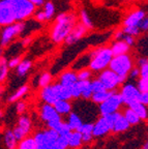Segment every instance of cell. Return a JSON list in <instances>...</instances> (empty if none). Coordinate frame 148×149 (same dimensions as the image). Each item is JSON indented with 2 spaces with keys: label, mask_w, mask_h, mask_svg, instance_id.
<instances>
[{
  "label": "cell",
  "mask_w": 148,
  "mask_h": 149,
  "mask_svg": "<svg viewBox=\"0 0 148 149\" xmlns=\"http://www.w3.org/2000/svg\"><path fill=\"white\" fill-rule=\"evenodd\" d=\"M145 17L146 13L144 9H136V10L127 15L123 21V26H139L141 21Z\"/></svg>",
  "instance_id": "obj_15"
},
{
  "label": "cell",
  "mask_w": 148,
  "mask_h": 149,
  "mask_svg": "<svg viewBox=\"0 0 148 149\" xmlns=\"http://www.w3.org/2000/svg\"><path fill=\"white\" fill-rule=\"evenodd\" d=\"M8 72L9 68L7 64V58L5 56H1L0 57V84H3L6 81L8 77Z\"/></svg>",
  "instance_id": "obj_30"
},
{
  "label": "cell",
  "mask_w": 148,
  "mask_h": 149,
  "mask_svg": "<svg viewBox=\"0 0 148 149\" xmlns=\"http://www.w3.org/2000/svg\"><path fill=\"white\" fill-rule=\"evenodd\" d=\"M122 40H124V42H126L130 47L135 46V44H136V37L132 36V35H130V34H125V33L123 34Z\"/></svg>",
  "instance_id": "obj_47"
},
{
  "label": "cell",
  "mask_w": 148,
  "mask_h": 149,
  "mask_svg": "<svg viewBox=\"0 0 148 149\" xmlns=\"http://www.w3.org/2000/svg\"><path fill=\"white\" fill-rule=\"evenodd\" d=\"M139 68V77L141 78H148V63L143 64L141 66H138Z\"/></svg>",
  "instance_id": "obj_48"
},
{
  "label": "cell",
  "mask_w": 148,
  "mask_h": 149,
  "mask_svg": "<svg viewBox=\"0 0 148 149\" xmlns=\"http://www.w3.org/2000/svg\"><path fill=\"white\" fill-rule=\"evenodd\" d=\"M122 31H123V33H125V34H130L135 37L139 36V35L142 33L141 30H140L139 26H123Z\"/></svg>",
  "instance_id": "obj_38"
},
{
  "label": "cell",
  "mask_w": 148,
  "mask_h": 149,
  "mask_svg": "<svg viewBox=\"0 0 148 149\" xmlns=\"http://www.w3.org/2000/svg\"><path fill=\"white\" fill-rule=\"evenodd\" d=\"M17 149H36V145H35L34 139L32 136L29 135L23 138L21 141H19Z\"/></svg>",
  "instance_id": "obj_31"
},
{
  "label": "cell",
  "mask_w": 148,
  "mask_h": 149,
  "mask_svg": "<svg viewBox=\"0 0 148 149\" xmlns=\"http://www.w3.org/2000/svg\"><path fill=\"white\" fill-rule=\"evenodd\" d=\"M141 149H148V143H147V142L144 143V145L142 146V148H141Z\"/></svg>",
  "instance_id": "obj_56"
},
{
  "label": "cell",
  "mask_w": 148,
  "mask_h": 149,
  "mask_svg": "<svg viewBox=\"0 0 148 149\" xmlns=\"http://www.w3.org/2000/svg\"><path fill=\"white\" fill-rule=\"evenodd\" d=\"M111 133V126L105 116H101L93 122L92 136L93 138H102Z\"/></svg>",
  "instance_id": "obj_13"
},
{
  "label": "cell",
  "mask_w": 148,
  "mask_h": 149,
  "mask_svg": "<svg viewBox=\"0 0 148 149\" xmlns=\"http://www.w3.org/2000/svg\"><path fill=\"white\" fill-rule=\"evenodd\" d=\"M77 24V18L74 14L70 13H62L57 16L51 29V40L54 44L63 42L65 37L68 35L71 30Z\"/></svg>",
  "instance_id": "obj_2"
},
{
  "label": "cell",
  "mask_w": 148,
  "mask_h": 149,
  "mask_svg": "<svg viewBox=\"0 0 148 149\" xmlns=\"http://www.w3.org/2000/svg\"><path fill=\"white\" fill-rule=\"evenodd\" d=\"M3 142L6 149H17L18 148V140L15 138L13 130L7 128L3 132Z\"/></svg>",
  "instance_id": "obj_23"
},
{
  "label": "cell",
  "mask_w": 148,
  "mask_h": 149,
  "mask_svg": "<svg viewBox=\"0 0 148 149\" xmlns=\"http://www.w3.org/2000/svg\"><path fill=\"white\" fill-rule=\"evenodd\" d=\"M139 27H140V30H141V32H146V31L148 30V18H147V16H146L145 18H144L143 20L141 21Z\"/></svg>",
  "instance_id": "obj_49"
},
{
  "label": "cell",
  "mask_w": 148,
  "mask_h": 149,
  "mask_svg": "<svg viewBox=\"0 0 148 149\" xmlns=\"http://www.w3.org/2000/svg\"><path fill=\"white\" fill-rule=\"evenodd\" d=\"M22 60V57L20 55H16L10 57V59H7V64H8L9 68H16L19 62Z\"/></svg>",
  "instance_id": "obj_44"
},
{
  "label": "cell",
  "mask_w": 148,
  "mask_h": 149,
  "mask_svg": "<svg viewBox=\"0 0 148 149\" xmlns=\"http://www.w3.org/2000/svg\"><path fill=\"white\" fill-rule=\"evenodd\" d=\"M77 77L79 81H86V80H91L92 77V72L88 68H82V70L77 72Z\"/></svg>",
  "instance_id": "obj_37"
},
{
  "label": "cell",
  "mask_w": 148,
  "mask_h": 149,
  "mask_svg": "<svg viewBox=\"0 0 148 149\" xmlns=\"http://www.w3.org/2000/svg\"><path fill=\"white\" fill-rule=\"evenodd\" d=\"M87 32V28L84 25H82L81 23H78L73 27V29L71 30V32L68 33L66 37H65L64 42L67 46H73L76 42H78L81 40L82 37L86 34Z\"/></svg>",
  "instance_id": "obj_14"
},
{
  "label": "cell",
  "mask_w": 148,
  "mask_h": 149,
  "mask_svg": "<svg viewBox=\"0 0 148 149\" xmlns=\"http://www.w3.org/2000/svg\"><path fill=\"white\" fill-rule=\"evenodd\" d=\"M3 115H4V113H3V111L1 109H0V119H2Z\"/></svg>",
  "instance_id": "obj_58"
},
{
  "label": "cell",
  "mask_w": 148,
  "mask_h": 149,
  "mask_svg": "<svg viewBox=\"0 0 148 149\" xmlns=\"http://www.w3.org/2000/svg\"><path fill=\"white\" fill-rule=\"evenodd\" d=\"M93 128V122L91 121H86L81 124V126L78 128V130L81 134H92Z\"/></svg>",
  "instance_id": "obj_41"
},
{
  "label": "cell",
  "mask_w": 148,
  "mask_h": 149,
  "mask_svg": "<svg viewBox=\"0 0 148 149\" xmlns=\"http://www.w3.org/2000/svg\"><path fill=\"white\" fill-rule=\"evenodd\" d=\"M80 20H81V24L87 28V30L93 28V23L91 21V18L89 17V15L85 9H82L81 13H80Z\"/></svg>",
  "instance_id": "obj_35"
},
{
  "label": "cell",
  "mask_w": 148,
  "mask_h": 149,
  "mask_svg": "<svg viewBox=\"0 0 148 149\" xmlns=\"http://www.w3.org/2000/svg\"><path fill=\"white\" fill-rule=\"evenodd\" d=\"M39 97L43 102L53 105L57 100H72V93L70 87L63 86L59 82H57V83H51L44 88H40Z\"/></svg>",
  "instance_id": "obj_3"
},
{
  "label": "cell",
  "mask_w": 148,
  "mask_h": 149,
  "mask_svg": "<svg viewBox=\"0 0 148 149\" xmlns=\"http://www.w3.org/2000/svg\"><path fill=\"white\" fill-rule=\"evenodd\" d=\"M138 100H139L140 102H142V104H144V105L147 106V104H148V92H140Z\"/></svg>",
  "instance_id": "obj_50"
},
{
  "label": "cell",
  "mask_w": 148,
  "mask_h": 149,
  "mask_svg": "<svg viewBox=\"0 0 148 149\" xmlns=\"http://www.w3.org/2000/svg\"><path fill=\"white\" fill-rule=\"evenodd\" d=\"M3 48L1 46H0V57H1V56H3Z\"/></svg>",
  "instance_id": "obj_57"
},
{
  "label": "cell",
  "mask_w": 148,
  "mask_h": 149,
  "mask_svg": "<svg viewBox=\"0 0 148 149\" xmlns=\"http://www.w3.org/2000/svg\"><path fill=\"white\" fill-rule=\"evenodd\" d=\"M33 17H34L35 21L39 22V23H42V22L46 21V17H45V14H44V12H43V9L35 10L34 14H33Z\"/></svg>",
  "instance_id": "obj_46"
},
{
  "label": "cell",
  "mask_w": 148,
  "mask_h": 149,
  "mask_svg": "<svg viewBox=\"0 0 148 149\" xmlns=\"http://www.w3.org/2000/svg\"><path fill=\"white\" fill-rule=\"evenodd\" d=\"M79 84H80V89H81V98H83L84 100H90V97L92 95L90 80L79 81Z\"/></svg>",
  "instance_id": "obj_29"
},
{
  "label": "cell",
  "mask_w": 148,
  "mask_h": 149,
  "mask_svg": "<svg viewBox=\"0 0 148 149\" xmlns=\"http://www.w3.org/2000/svg\"><path fill=\"white\" fill-rule=\"evenodd\" d=\"M68 149H78L83 145L82 134L79 130H72L67 136Z\"/></svg>",
  "instance_id": "obj_20"
},
{
  "label": "cell",
  "mask_w": 148,
  "mask_h": 149,
  "mask_svg": "<svg viewBox=\"0 0 148 149\" xmlns=\"http://www.w3.org/2000/svg\"><path fill=\"white\" fill-rule=\"evenodd\" d=\"M110 49H111L113 56H115V55H121V54L130 53L131 47L124 40H114L113 44L110 46Z\"/></svg>",
  "instance_id": "obj_19"
},
{
  "label": "cell",
  "mask_w": 148,
  "mask_h": 149,
  "mask_svg": "<svg viewBox=\"0 0 148 149\" xmlns=\"http://www.w3.org/2000/svg\"><path fill=\"white\" fill-rule=\"evenodd\" d=\"M31 68H32V61L29 59H22L15 70L18 77H24L30 72Z\"/></svg>",
  "instance_id": "obj_26"
},
{
  "label": "cell",
  "mask_w": 148,
  "mask_h": 149,
  "mask_svg": "<svg viewBox=\"0 0 148 149\" xmlns=\"http://www.w3.org/2000/svg\"><path fill=\"white\" fill-rule=\"evenodd\" d=\"M91 59L88 68L92 72H101L102 70L109 68L113 54L110 47H100L90 51Z\"/></svg>",
  "instance_id": "obj_4"
},
{
  "label": "cell",
  "mask_w": 148,
  "mask_h": 149,
  "mask_svg": "<svg viewBox=\"0 0 148 149\" xmlns=\"http://www.w3.org/2000/svg\"><path fill=\"white\" fill-rule=\"evenodd\" d=\"M65 121H66V123L68 124V126H70V128L72 130H78V128L80 127L81 124L84 122V121L82 120V117L80 116L78 113L73 112V111L71 112L68 115H66Z\"/></svg>",
  "instance_id": "obj_22"
},
{
  "label": "cell",
  "mask_w": 148,
  "mask_h": 149,
  "mask_svg": "<svg viewBox=\"0 0 148 149\" xmlns=\"http://www.w3.org/2000/svg\"><path fill=\"white\" fill-rule=\"evenodd\" d=\"M36 10L29 0H0V27L26 21Z\"/></svg>",
  "instance_id": "obj_1"
},
{
  "label": "cell",
  "mask_w": 148,
  "mask_h": 149,
  "mask_svg": "<svg viewBox=\"0 0 148 149\" xmlns=\"http://www.w3.org/2000/svg\"><path fill=\"white\" fill-rule=\"evenodd\" d=\"M97 106H98V114L101 116H105V115L120 111L124 105H123V102L121 100L119 92L116 90L105 102H103L102 104Z\"/></svg>",
  "instance_id": "obj_10"
},
{
  "label": "cell",
  "mask_w": 148,
  "mask_h": 149,
  "mask_svg": "<svg viewBox=\"0 0 148 149\" xmlns=\"http://www.w3.org/2000/svg\"><path fill=\"white\" fill-rule=\"evenodd\" d=\"M135 66L134 59L130 53L121 54V55H115L112 57L110 61L109 68L120 77H124L127 79V74Z\"/></svg>",
  "instance_id": "obj_5"
},
{
  "label": "cell",
  "mask_w": 148,
  "mask_h": 149,
  "mask_svg": "<svg viewBox=\"0 0 148 149\" xmlns=\"http://www.w3.org/2000/svg\"><path fill=\"white\" fill-rule=\"evenodd\" d=\"M139 68H133L132 70H131V72H128V74H127V79H130L131 81H135V80H137L138 78H139Z\"/></svg>",
  "instance_id": "obj_45"
},
{
  "label": "cell",
  "mask_w": 148,
  "mask_h": 149,
  "mask_svg": "<svg viewBox=\"0 0 148 149\" xmlns=\"http://www.w3.org/2000/svg\"><path fill=\"white\" fill-rule=\"evenodd\" d=\"M3 94H4V88H3L2 84H0V104H1V100H2Z\"/></svg>",
  "instance_id": "obj_55"
},
{
  "label": "cell",
  "mask_w": 148,
  "mask_h": 149,
  "mask_svg": "<svg viewBox=\"0 0 148 149\" xmlns=\"http://www.w3.org/2000/svg\"><path fill=\"white\" fill-rule=\"evenodd\" d=\"M32 137L34 139L36 149H52L53 143L59 137V135L55 130L47 127L44 130H36Z\"/></svg>",
  "instance_id": "obj_7"
},
{
  "label": "cell",
  "mask_w": 148,
  "mask_h": 149,
  "mask_svg": "<svg viewBox=\"0 0 148 149\" xmlns=\"http://www.w3.org/2000/svg\"><path fill=\"white\" fill-rule=\"evenodd\" d=\"M118 92L120 94L124 106H128L135 100H138L140 94V91L138 90L136 84L133 81H125L124 83L121 84Z\"/></svg>",
  "instance_id": "obj_12"
},
{
  "label": "cell",
  "mask_w": 148,
  "mask_h": 149,
  "mask_svg": "<svg viewBox=\"0 0 148 149\" xmlns=\"http://www.w3.org/2000/svg\"><path fill=\"white\" fill-rule=\"evenodd\" d=\"M127 107H130L131 109H132L133 111L140 117L141 120H147L148 110H147V106L146 105L140 102L139 100H135V102H133L132 104H130Z\"/></svg>",
  "instance_id": "obj_21"
},
{
  "label": "cell",
  "mask_w": 148,
  "mask_h": 149,
  "mask_svg": "<svg viewBox=\"0 0 148 149\" xmlns=\"http://www.w3.org/2000/svg\"><path fill=\"white\" fill-rule=\"evenodd\" d=\"M52 149H68L67 136H59L53 143Z\"/></svg>",
  "instance_id": "obj_34"
},
{
  "label": "cell",
  "mask_w": 148,
  "mask_h": 149,
  "mask_svg": "<svg viewBox=\"0 0 148 149\" xmlns=\"http://www.w3.org/2000/svg\"><path fill=\"white\" fill-rule=\"evenodd\" d=\"M43 12L46 17V21H50L54 18V15H55V5L52 1H45V3L43 4Z\"/></svg>",
  "instance_id": "obj_32"
},
{
  "label": "cell",
  "mask_w": 148,
  "mask_h": 149,
  "mask_svg": "<svg viewBox=\"0 0 148 149\" xmlns=\"http://www.w3.org/2000/svg\"><path fill=\"white\" fill-rule=\"evenodd\" d=\"M38 114L40 120L46 122L47 127L53 128V130L63 120L62 116H60L55 111L53 105L47 104V102H43V105L39 107Z\"/></svg>",
  "instance_id": "obj_9"
},
{
  "label": "cell",
  "mask_w": 148,
  "mask_h": 149,
  "mask_svg": "<svg viewBox=\"0 0 148 149\" xmlns=\"http://www.w3.org/2000/svg\"><path fill=\"white\" fill-rule=\"evenodd\" d=\"M90 85H91V89H92V92H96V91H101L105 89L104 85H103V83L100 81L98 78L90 80Z\"/></svg>",
  "instance_id": "obj_42"
},
{
  "label": "cell",
  "mask_w": 148,
  "mask_h": 149,
  "mask_svg": "<svg viewBox=\"0 0 148 149\" xmlns=\"http://www.w3.org/2000/svg\"><path fill=\"white\" fill-rule=\"evenodd\" d=\"M136 86L140 92H148V78L139 77L137 79Z\"/></svg>",
  "instance_id": "obj_39"
},
{
  "label": "cell",
  "mask_w": 148,
  "mask_h": 149,
  "mask_svg": "<svg viewBox=\"0 0 148 149\" xmlns=\"http://www.w3.org/2000/svg\"><path fill=\"white\" fill-rule=\"evenodd\" d=\"M123 34H124V33H123L122 29H121V30H117V31H115V33H114V35H113V37H114V40H122Z\"/></svg>",
  "instance_id": "obj_52"
},
{
  "label": "cell",
  "mask_w": 148,
  "mask_h": 149,
  "mask_svg": "<svg viewBox=\"0 0 148 149\" xmlns=\"http://www.w3.org/2000/svg\"><path fill=\"white\" fill-rule=\"evenodd\" d=\"M33 5H35V7L43 6V4L45 3V0H29Z\"/></svg>",
  "instance_id": "obj_53"
},
{
  "label": "cell",
  "mask_w": 148,
  "mask_h": 149,
  "mask_svg": "<svg viewBox=\"0 0 148 149\" xmlns=\"http://www.w3.org/2000/svg\"><path fill=\"white\" fill-rule=\"evenodd\" d=\"M93 139L92 134H82V141L84 143H90Z\"/></svg>",
  "instance_id": "obj_51"
},
{
  "label": "cell",
  "mask_w": 148,
  "mask_h": 149,
  "mask_svg": "<svg viewBox=\"0 0 148 149\" xmlns=\"http://www.w3.org/2000/svg\"><path fill=\"white\" fill-rule=\"evenodd\" d=\"M70 88H71V93H72V100H79V98H81V89H80L79 81L74 83L72 86H70Z\"/></svg>",
  "instance_id": "obj_40"
},
{
  "label": "cell",
  "mask_w": 148,
  "mask_h": 149,
  "mask_svg": "<svg viewBox=\"0 0 148 149\" xmlns=\"http://www.w3.org/2000/svg\"><path fill=\"white\" fill-rule=\"evenodd\" d=\"M78 81V77H77V72L73 70H67L61 72L59 78H58V82L63 85V86L70 87L73 84L76 83Z\"/></svg>",
  "instance_id": "obj_18"
},
{
  "label": "cell",
  "mask_w": 148,
  "mask_h": 149,
  "mask_svg": "<svg viewBox=\"0 0 148 149\" xmlns=\"http://www.w3.org/2000/svg\"><path fill=\"white\" fill-rule=\"evenodd\" d=\"M113 92L114 91H109V90H106V89L101 91H96V92H92L90 100L93 104H95V105H100V104H102L103 102H105L107 98L109 97Z\"/></svg>",
  "instance_id": "obj_28"
},
{
  "label": "cell",
  "mask_w": 148,
  "mask_h": 149,
  "mask_svg": "<svg viewBox=\"0 0 148 149\" xmlns=\"http://www.w3.org/2000/svg\"><path fill=\"white\" fill-rule=\"evenodd\" d=\"M53 107L58 114L62 117L68 115L73 111L72 102H71V100H57L53 104Z\"/></svg>",
  "instance_id": "obj_17"
},
{
  "label": "cell",
  "mask_w": 148,
  "mask_h": 149,
  "mask_svg": "<svg viewBox=\"0 0 148 149\" xmlns=\"http://www.w3.org/2000/svg\"><path fill=\"white\" fill-rule=\"evenodd\" d=\"M130 127H131V124L127 122L125 117L123 116V114L120 112V114L116 117L113 124H112L111 132L115 134H121V133L126 132V130H128Z\"/></svg>",
  "instance_id": "obj_16"
},
{
  "label": "cell",
  "mask_w": 148,
  "mask_h": 149,
  "mask_svg": "<svg viewBox=\"0 0 148 149\" xmlns=\"http://www.w3.org/2000/svg\"><path fill=\"white\" fill-rule=\"evenodd\" d=\"M28 92H29V86L28 85H22L15 92H13L12 95H9L7 97V102L8 104H14V102L22 100Z\"/></svg>",
  "instance_id": "obj_24"
},
{
  "label": "cell",
  "mask_w": 148,
  "mask_h": 149,
  "mask_svg": "<svg viewBox=\"0 0 148 149\" xmlns=\"http://www.w3.org/2000/svg\"><path fill=\"white\" fill-rule=\"evenodd\" d=\"M33 128L32 120L28 115L24 114L19 115L18 120H17V125L13 128V134H14L15 138L19 141H21L23 138L27 137L31 134Z\"/></svg>",
  "instance_id": "obj_11"
},
{
  "label": "cell",
  "mask_w": 148,
  "mask_h": 149,
  "mask_svg": "<svg viewBox=\"0 0 148 149\" xmlns=\"http://www.w3.org/2000/svg\"><path fill=\"white\" fill-rule=\"evenodd\" d=\"M52 82H53V76L51 74V72H44L39 74L38 81H37V86L39 88H44V87L50 85Z\"/></svg>",
  "instance_id": "obj_33"
},
{
  "label": "cell",
  "mask_w": 148,
  "mask_h": 149,
  "mask_svg": "<svg viewBox=\"0 0 148 149\" xmlns=\"http://www.w3.org/2000/svg\"><path fill=\"white\" fill-rule=\"evenodd\" d=\"M54 130L57 132V134L59 136H68V134L72 132V130L70 128L68 124L66 123V121L65 120H62L60 123L58 124Z\"/></svg>",
  "instance_id": "obj_36"
},
{
  "label": "cell",
  "mask_w": 148,
  "mask_h": 149,
  "mask_svg": "<svg viewBox=\"0 0 148 149\" xmlns=\"http://www.w3.org/2000/svg\"><path fill=\"white\" fill-rule=\"evenodd\" d=\"M25 21H21L4 26L0 32V46L2 48L9 46V44L17 36H19L25 31Z\"/></svg>",
  "instance_id": "obj_6"
},
{
  "label": "cell",
  "mask_w": 148,
  "mask_h": 149,
  "mask_svg": "<svg viewBox=\"0 0 148 149\" xmlns=\"http://www.w3.org/2000/svg\"><path fill=\"white\" fill-rule=\"evenodd\" d=\"M90 59H91V53H90V51H89L84 54V55H82L80 58H78L75 61V63L72 66V70H75V72H76V70L78 72V70H82V68H88L89 62H90Z\"/></svg>",
  "instance_id": "obj_25"
},
{
  "label": "cell",
  "mask_w": 148,
  "mask_h": 149,
  "mask_svg": "<svg viewBox=\"0 0 148 149\" xmlns=\"http://www.w3.org/2000/svg\"><path fill=\"white\" fill-rule=\"evenodd\" d=\"M121 113H122L123 116L125 117V119L127 120V122L131 124V126L138 125V124L142 121L141 119H140V117L138 116V115H137L130 107H127V106H125V108L123 109V111L121 112Z\"/></svg>",
  "instance_id": "obj_27"
},
{
  "label": "cell",
  "mask_w": 148,
  "mask_h": 149,
  "mask_svg": "<svg viewBox=\"0 0 148 149\" xmlns=\"http://www.w3.org/2000/svg\"><path fill=\"white\" fill-rule=\"evenodd\" d=\"M16 104V113L18 115H21V114H24L27 110V104L26 102L24 100H18V102H15Z\"/></svg>",
  "instance_id": "obj_43"
},
{
  "label": "cell",
  "mask_w": 148,
  "mask_h": 149,
  "mask_svg": "<svg viewBox=\"0 0 148 149\" xmlns=\"http://www.w3.org/2000/svg\"><path fill=\"white\" fill-rule=\"evenodd\" d=\"M98 79L103 83L105 89L109 91H116L118 90V88L120 87V85L122 83H124L126 81V78L120 77L117 74L111 70L110 68H106V70H102L101 72H98Z\"/></svg>",
  "instance_id": "obj_8"
},
{
  "label": "cell",
  "mask_w": 148,
  "mask_h": 149,
  "mask_svg": "<svg viewBox=\"0 0 148 149\" xmlns=\"http://www.w3.org/2000/svg\"><path fill=\"white\" fill-rule=\"evenodd\" d=\"M146 63H148L147 58H146V57H140V58L138 59V62H137V64H138V66H141V65L146 64Z\"/></svg>",
  "instance_id": "obj_54"
}]
</instances>
